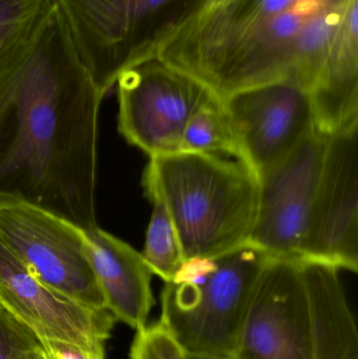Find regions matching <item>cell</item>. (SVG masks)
<instances>
[{
  "instance_id": "1",
  "label": "cell",
  "mask_w": 358,
  "mask_h": 359,
  "mask_svg": "<svg viewBox=\"0 0 358 359\" xmlns=\"http://www.w3.org/2000/svg\"><path fill=\"white\" fill-rule=\"evenodd\" d=\"M105 95L53 6L0 75V205L25 203L97 227L98 117Z\"/></svg>"
},
{
  "instance_id": "2",
  "label": "cell",
  "mask_w": 358,
  "mask_h": 359,
  "mask_svg": "<svg viewBox=\"0 0 358 359\" xmlns=\"http://www.w3.org/2000/svg\"><path fill=\"white\" fill-rule=\"evenodd\" d=\"M358 0H223L186 23L157 58L219 98L273 82L310 90Z\"/></svg>"
},
{
  "instance_id": "3",
  "label": "cell",
  "mask_w": 358,
  "mask_h": 359,
  "mask_svg": "<svg viewBox=\"0 0 358 359\" xmlns=\"http://www.w3.org/2000/svg\"><path fill=\"white\" fill-rule=\"evenodd\" d=\"M142 186L161 201L176 226L185 259L212 257L249 243L259 179L239 160L178 151L149 158Z\"/></svg>"
},
{
  "instance_id": "4",
  "label": "cell",
  "mask_w": 358,
  "mask_h": 359,
  "mask_svg": "<svg viewBox=\"0 0 358 359\" xmlns=\"http://www.w3.org/2000/svg\"><path fill=\"white\" fill-rule=\"evenodd\" d=\"M270 255L245 245L186 259L161 292L160 323L187 354L231 358L254 286Z\"/></svg>"
},
{
  "instance_id": "5",
  "label": "cell",
  "mask_w": 358,
  "mask_h": 359,
  "mask_svg": "<svg viewBox=\"0 0 358 359\" xmlns=\"http://www.w3.org/2000/svg\"><path fill=\"white\" fill-rule=\"evenodd\" d=\"M208 0H55L71 41L99 90L160 50Z\"/></svg>"
},
{
  "instance_id": "6",
  "label": "cell",
  "mask_w": 358,
  "mask_h": 359,
  "mask_svg": "<svg viewBox=\"0 0 358 359\" xmlns=\"http://www.w3.org/2000/svg\"><path fill=\"white\" fill-rule=\"evenodd\" d=\"M0 238L46 286L92 310H106L86 255L84 230L25 203L0 205Z\"/></svg>"
},
{
  "instance_id": "7",
  "label": "cell",
  "mask_w": 358,
  "mask_h": 359,
  "mask_svg": "<svg viewBox=\"0 0 358 359\" xmlns=\"http://www.w3.org/2000/svg\"><path fill=\"white\" fill-rule=\"evenodd\" d=\"M116 84L118 130L149 158L181 151L187 122L214 93L158 58L124 72Z\"/></svg>"
},
{
  "instance_id": "8",
  "label": "cell",
  "mask_w": 358,
  "mask_h": 359,
  "mask_svg": "<svg viewBox=\"0 0 358 359\" xmlns=\"http://www.w3.org/2000/svg\"><path fill=\"white\" fill-rule=\"evenodd\" d=\"M231 359H315L302 261L269 257L250 297Z\"/></svg>"
},
{
  "instance_id": "9",
  "label": "cell",
  "mask_w": 358,
  "mask_h": 359,
  "mask_svg": "<svg viewBox=\"0 0 358 359\" xmlns=\"http://www.w3.org/2000/svg\"><path fill=\"white\" fill-rule=\"evenodd\" d=\"M327 141L313 126L284 159L259 178L258 210L248 244L270 257L298 259Z\"/></svg>"
},
{
  "instance_id": "10",
  "label": "cell",
  "mask_w": 358,
  "mask_h": 359,
  "mask_svg": "<svg viewBox=\"0 0 358 359\" xmlns=\"http://www.w3.org/2000/svg\"><path fill=\"white\" fill-rule=\"evenodd\" d=\"M358 121L328 137L312 212L298 253L338 270L358 271Z\"/></svg>"
},
{
  "instance_id": "11",
  "label": "cell",
  "mask_w": 358,
  "mask_h": 359,
  "mask_svg": "<svg viewBox=\"0 0 358 359\" xmlns=\"http://www.w3.org/2000/svg\"><path fill=\"white\" fill-rule=\"evenodd\" d=\"M220 99L239 144L240 161L258 179L315 126L308 90L292 82L254 86Z\"/></svg>"
},
{
  "instance_id": "12",
  "label": "cell",
  "mask_w": 358,
  "mask_h": 359,
  "mask_svg": "<svg viewBox=\"0 0 358 359\" xmlns=\"http://www.w3.org/2000/svg\"><path fill=\"white\" fill-rule=\"evenodd\" d=\"M0 305L40 339H60L105 354L116 318L40 282L0 238Z\"/></svg>"
},
{
  "instance_id": "13",
  "label": "cell",
  "mask_w": 358,
  "mask_h": 359,
  "mask_svg": "<svg viewBox=\"0 0 358 359\" xmlns=\"http://www.w3.org/2000/svg\"><path fill=\"white\" fill-rule=\"evenodd\" d=\"M86 255L94 270L105 308L130 328L146 326L155 306L153 272L142 253L98 226L84 230Z\"/></svg>"
},
{
  "instance_id": "14",
  "label": "cell",
  "mask_w": 358,
  "mask_h": 359,
  "mask_svg": "<svg viewBox=\"0 0 358 359\" xmlns=\"http://www.w3.org/2000/svg\"><path fill=\"white\" fill-rule=\"evenodd\" d=\"M310 302L315 359H358V331L340 270L303 262Z\"/></svg>"
},
{
  "instance_id": "15",
  "label": "cell",
  "mask_w": 358,
  "mask_h": 359,
  "mask_svg": "<svg viewBox=\"0 0 358 359\" xmlns=\"http://www.w3.org/2000/svg\"><path fill=\"white\" fill-rule=\"evenodd\" d=\"M308 93L313 123L325 136L358 121V20L348 25Z\"/></svg>"
},
{
  "instance_id": "16",
  "label": "cell",
  "mask_w": 358,
  "mask_h": 359,
  "mask_svg": "<svg viewBox=\"0 0 358 359\" xmlns=\"http://www.w3.org/2000/svg\"><path fill=\"white\" fill-rule=\"evenodd\" d=\"M55 0H0V75L27 50Z\"/></svg>"
},
{
  "instance_id": "17",
  "label": "cell",
  "mask_w": 358,
  "mask_h": 359,
  "mask_svg": "<svg viewBox=\"0 0 358 359\" xmlns=\"http://www.w3.org/2000/svg\"><path fill=\"white\" fill-rule=\"evenodd\" d=\"M181 151L227 154L241 159L239 144L222 100L212 93L185 126Z\"/></svg>"
},
{
  "instance_id": "18",
  "label": "cell",
  "mask_w": 358,
  "mask_h": 359,
  "mask_svg": "<svg viewBox=\"0 0 358 359\" xmlns=\"http://www.w3.org/2000/svg\"><path fill=\"white\" fill-rule=\"evenodd\" d=\"M153 213L146 231L143 259L155 276L170 282L184 263L182 245L170 212L161 201H151Z\"/></svg>"
},
{
  "instance_id": "19",
  "label": "cell",
  "mask_w": 358,
  "mask_h": 359,
  "mask_svg": "<svg viewBox=\"0 0 358 359\" xmlns=\"http://www.w3.org/2000/svg\"><path fill=\"white\" fill-rule=\"evenodd\" d=\"M130 359H187V354L159 320L137 330Z\"/></svg>"
},
{
  "instance_id": "20",
  "label": "cell",
  "mask_w": 358,
  "mask_h": 359,
  "mask_svg": "<svg viewBox=\"0 0 358 359\" xmlns=\"http://www.w3.org/2000/svg\"><path fill=\"white\" fill-rule=\"evenodd\" d=\"M41 348L39 337L0 305V359H32Z\"/></svg>"
},
{
  "instance_id": "21",
  "label": "cell",
  "mask_w": 358,
  "mask_h": 359,
  "mask_svg": "<svg viewBox=\"0 0 358 359\" xmlns=\"http://www.w3.org/2000/svg\"><path fill=\"white\" fill-rule=\"evenodd\" d=\"M40 343L46 359H105V354L84 349L69 341L40 339Z\"/></svg>"
},
{
  "instance_id": "22",
  "label": "cell",
  "mask_w": 358,
  "mask_h": 359,
  "mask_svg": "<svg viewBox=\"0 0 358 359\" xmlns=\"http://www.w3.org/2000/svg\"><path fill=\"white\" fill-rule=\"evenodd\" d=\"M187 359H231V358H218V356L197 355V354H187Z\"/></svg>"
},
{
  "instance_id": "23",
  "label": "cell",
  "mask_w": 358,
  "mask_h": 359,
  "mask_svg": "<svg viewBox=\"0 0 358 359\" xmlns=\"http://www.w3.org/2000/svg\"><path fill=\"white\" fill-rule=\"evenodd\" d=\"M32 359H46V355L43 354V351L41 349L37 350L35 353L32 356Z\"/></svg>"
}]
</instances>
